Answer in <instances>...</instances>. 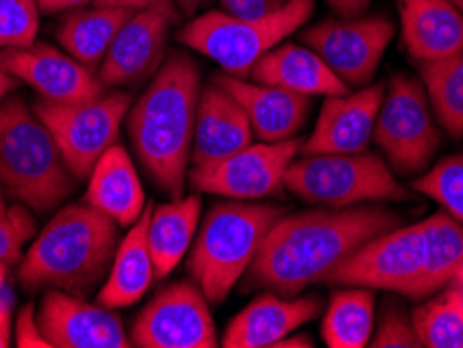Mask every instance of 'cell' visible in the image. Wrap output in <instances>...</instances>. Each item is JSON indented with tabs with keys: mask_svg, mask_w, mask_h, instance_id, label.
Listing matches in <instances>:
<instances>
[{
	"mask_svg": "<svg viewBox=\"0 0 463 348\" xmlns=\"http://www.w3.org/2000/svg\"><path fill=\"white\" fill-rule=\"evenodd\" d=\"M316 0H288L271 15L247 19L226 11H211L180 27L178 40L188 49L222 65L223 73L247 78L265 52L282 44L309 22Z\"/></svg>",
	"mask_w": 463,
	"mask_h": 348,
	"instance_id": "obj_6",
	"label": "cell"
},
{
	"mask_svg": "<svg viewBox=\"0 0 463 348\" xmlns=\"http://www.w3.org/2000/svg\"><path fill=\"white\" fill-rule=\"evenodd\" d=\"M180 22L175 6L134 11L109 46L99 78L107 88L138 86L153 78L165 61L169 27Z\"/></svg>",
	"mask_w": 463,
	"mask_h": 348,
	"instance_id": "obj_14",
	"label": "cell"
},
{
	"mask_svg": "<svg viewBox=\"0 0 463 348\" xmlns=\"http://www.w3.org/2000/svg\"><path fill=\"white\" fill-rule=\"evenodd\" d=\"M38 3L43 13H65L88 6L92 0H38Z\"/></svg>",
	"mask_w": 463,
	"mask_h": 348,
	"instance_id": "obj_40",
	"label": "cell"
},
{
	"mask_svg": "<svg viewBox=\"0 0 463 348\" xmlns=\"http://www.w3.org/2000/svg\"><path fill=\"white\" fill-rule=\"evenodd\" d=\"M38 324L51 348H128L124 322L105 305L86 303L71 292L46 288Z\"/></svg>",
	"mask_w": 463,
	"mask_h": 348,
	"instance_id": "obj_15",
	"label": "cell"
},
{
	"mask_svg": "<svg viewBox=\"0 0 463 348\" xmlns=\"http://www.w3.org/2000/svg\"><path fill=\"white\" fill-rule=\"evenodd\" d=\"M0 65L51 102H84L109 90L90 67L44 42L0 51Z\"/></svg>",
	"mask_w": 463,
	"mask_h": 348,
	"instance_id": "obj_16",
	"label": "cell"
},
{
	"mask_svg": "<svg viewBox=\"0 0 463 348\" xmlns=\"http://www.w3.org/2000/svg\"><path fill=\"white\" fill-rule=\"evenodd\" d=\"M373 298L372 288L345 286L330 298L322 324V338L330 348H364L373 334Z\"/></svg>",
	"mask_w": 463,
	"mask_h": 348,
	"instance_id": "obj_28",
	"label": "cell"
},
{
	"mask_svg": "<svg viewBox=\"0 0 463 348\" xmlns=\"http://www.w3.org/2000/svg\"><path fill=\"white\" fill-rule=\"evenodd\" d=\"M33 231H36V221L30 215V209L17 204L6 211V215L0 217V261H19Z\"/></svg>",
	"mask_w": 463,
	"mask_h": 348,
	"instance_id": "obj_34",
	"label": "cell"
},
{
	"mask_svg": "<svg viewBox=\"0 0 463 348\" xmlns=\"http://www.w3.org/2000/svg\"><path fill=\"white\" fill-rule=\"evenodd\" d=\"M40 13L38 0H0V51L36 42Z\"/></svg>",
	"mask_w": 463,
	"mask_h": 348,
	"instance_id": "obj_32",
	"label": "cell"
},
{
	"mask_svg": "<svg viewBox=\"0 0 463 348\" xmlns=\"http://www.w3.org/2000/svg\"><path fill=\"white\" fill-rule=\"evenodd\" d=\"M172 3L178 6V11L186 13V15H190V13H194L196 9H199L201 5H205L207 0H172Z\"/></svg>",
	"mask_w": 463,
	"mask_h": 348,
	"instance_id": "obj_43",
	"label": "cell"
},
{
	"mask_svg": "<svg viewBox=\"0 0 463 348\" xmlns=\"http://www.w3.org/2000/svg\"><path fill=\"white\" fill-rule=\"evenodd\" d=\"M301 146L303 142L295 138L250 145L222 161L193 167L188 183L196 194H217L232 201L276 196L284 190L286 169L297 159Z\"/></svg>",
	"mask_w": 463,
	"mask_h": 348,
	"instance_id": "obj_10",
	"label": "cell"
},
{
	"mask_svg": "<svg viewBox=\"0 0 463 348\" xmlns=\"http://www.w3.org/2000/svg\"><path fill=\"white\" fill-rule=\"evenodd\" d=\"M129 107L132 97L128 92L111 90L84 102L40 99L33 111L51 129L73 177L88 180L97 161L118 142Z\"/></svg>",
	"mask_w": 463,
	"mask_h": 348,
	"instance_id": "obj_8",
	"label": "cell"
},
{
	"mask_svg": "<svg viewBox=\"0 0 463 348\" xmlns=\"http://www.w3.org/2000/svg\"><path fill=\"white\" fill-rule=\"evenodd\" d=\"M372 348H424L411 315L394 300H388L370 344Z\"/></svg>",
	"mask_w": 463,
	"mask_h": 348,
	"instance_id": "obj_33",
	"label": "cell"
},
{
	"mask_svg": "<svg viewBox=\"0 0 463 348\" xmlns=\"http://www.w3.org/2000/svg\"><path fill=\"white\" fill-rule=\"evenodd\" d=\"M288 0H220L222 9L236 17L257 19L278 13Z\"/></svg>",
	"mask_w": 463,
	"mask_h": 348,
	"instance_id": "obj_36",
	"label": "cell"
},
{
	"mask_svg": "<svg viewBox=\"0 0 463 348\" xmlns=\"http://www.w3.org/2000/svg\"><path fill=\"white\" fill-rule=\"evenodd\" d=\"M97 6H111V9H128V11H142L151 6H175L172 0H92ZM178 9V6H175Z\"/></svg>",
	"mask_w": 463,
	"mask_h": 348,
	"instance_id": "obj_38",
	"label": "cell"
},
{
	"mask_svg": "<svg viewBox=\"0 0 463 348\" xmlns=\"http://www.w3.org/2000/svg\"><path fill=\"white\" fill-rule=\"evenodd\" d=\"M284 188L305 202L326 207L411 199L386 163L373 153L305 155L286 169Z\"/></svg>",
	"mask_w": 463,
	"mask_h": 348,
	"instance_id": "obj_7",
	"label": "cell"
},
{
	"mask_svg": "<svg viewBox=\"0 0 463 348\" xmlns=\"http://www.w3.org/2000/svg\"><path fill=\"white\" fill-rule=\"evenodd\" d=\"M384 84L367 86L355 94L328 97L319 113L316 129L303 142V155H353L364 153L373 136V126L383 107Z\"/></svg>",
	"mask_w": 463,
	"mask_h": 348,
	"instance_id": "obj_17",
	"label": "cell"
},
{
	"mask_svg": "<svg viewBox=\"0 0 463 348\" xmlns=\"http://www.w3.org/2000/svg\"><path fill=\"white\" fill-rule=\"evenodd\" d=\"M401 225V217L380 204H353L282 215L265 236L244 276V290L297 296L324 284L361 244Z\"/></svg>",
	"mask_w": 463,
	"mask_h": 348,
	"instance_id": "obj_1",
	"label": "cell"
},
{
	"mask_svg": "<svg viewBox=\"0 0 463 348\" xmlns=\"http://www.w3.org/2000/svg\"><path fill=\"white\" fill-rule=\"evenodd\" d=\"M415 193L430 196L449 215L463 223V155L442 159L430 172L411 182Z\"/></svg>",
	"mask_w": 463,
	"mask_h": 348,
	"instance_id": "obj_31",
	"label": "cell"
},
{
	"mask_svg": "<svg viewBox=\"0 0 463 348\" xmlns=\"http://www.w3.org/2000/svg\"><path fill=\"white\" fill-rule=\"evenodd\" d=\"M249 78L259 84L278 86L305 97H340L349 86L307 46L278 44L257 61Z\"/></svg>",
	"mask_w": 463,
	"mask_h": 348,
	"instance_id": "obj_23",
	"label": "cell"
},
{
	"mask_svg": "<svg viewBox=\"0 0 463 348\" xmlns=\"http://www.w3.org/2000/svg\"><path fill=\"white\" fill-rule=\"evenodd\" d=\"M13 343L19 348H51L38 324V313L32 305H25L13 327Z\"/></svg>",
	"mask_w": 463,
	"mask_h": 348,
	"instance_id": "obj_35",
	"label": "cell"
},
{
	"mask_svg": "<svg viewBox=\"0 0 463 348\" xmlns=\"http://www.w3.org/2000/svg\"><path fill=\"white\" fill-rule=\"evenodd\" d=\"M17 84H19V80L13 78V75L5 70L3 65H0V102L6 99V94H9L11 90H15Z\"/></svg>",
	"mask_w": 463,
	"mask_h": 348,
	"instance_id": "obj_41",
	"label": "cell"
},
{
	"mask_svg": "<svg viewBox=\"0 0 463 348\" xmlns=\"http://www.w3.org/2000/svg\"><path fill=\"white\" fill-rule=\"evenodd\" d=\"M451 286H455V288H458V292H459L461 298H463V265H461V268H459L458 274H455V277H453Z\"/></svg>",
	"mask_w": 463,
	"mask_h": 348,
	"instance_id": "obj_44",
	"label": "cell"
},
{
	"mask_svg": "<svg viewBox=\"0 0 463 348\" xmlns=\"http://www.w3.org/2000/svg\"><path fill=\"white\" fill-rule=\"evenodd\" d=\"M424 265L421 223L399 225L351 252L324 284L361 286L407 296Z\"/></svg>",
	"mask_w": 463,
	"mask_h": 348,
	"instance_id": "obj_11",
	"label": "cell"
},
{
	"mask_svg": "<svg viewBox=\"0 0 463 348\" xmlns=\"http://www.w3.org/2000/svg\"><path fill=\"white\" fill-rule=\"evenodd\" d=\"M201 217V196L190 194L172 199L153 209L148 221V249H151L155 276L163 279L178 268L193 247Z\"/></svg>",
	"mask_w": 463,
	"mask_h": 348,
	"instance_id": "obj_26",
	"label": "cell"
},
{
	"mask_svg": "<svg viewBox=\"0 0 463 348\" xmlns=\"http://www.w3.org/2000/svg\"><path fill=\"white\" fill-rule=\"evenodd\" d=\"M415 332L426 348H463V298L455 286L437 296L426 298V303L411 313Z\"/></svg>",
	"mask_w": 463,
	"mask_h": 348,
	"instance_id": "obj_30",
	"label": "cell"
},
{
	"mask_svg": "<svg viewBox=\"0 0 463 348\" xmlns=\"http://www.w3.org/2000/svg\"><path fill=\"white\" fill-rule=\"evenodd\" d=\"M201 92L199 65L188 54L172 52L126 115L136 159L172 199H180L188 180Z\"/></svg>",
	"mask_w": 463,
	"mask_h": 348,
	"instance_id": "obj_2",
	"label": "cell"
},
{
	"mask_svg": "<svg viewBox=\"0 0 463 348\" xmlns=\"http://www.w3.org/2000/svg\"><path fill=\"white\" fill-rule=\"evenodd\" d=\"M282 215V207L253 201L220 202L209 211L190 249L188 271L211 305L223 303L247 276L265 236Z\"/></svg>",
	"mask_w": 463,
	"mask_h": 348,
	"instance_id": "obj_5",
	"label": "cell"
},
{
	"mask_svg": "<svg viewBox=\"0 0 463 348\" xmlns=\"http://www.w3.org/2000/svg\"><path fill=\"white\" fill-rule=\"evenodd\" d=\"M421 84L439 121L455 138L463 136V52L420 63Z\"/></svg>",
	"mask_w": 463,
	"mask_h": 348,
	"instance_id": "obj_29",
	"label": "cell"
},
{
	"mask_svg": "<svg viewBox=\"0 0 463 348\" xmlns=\"http://www.w3.org/2000/svg\"><path fill=\"white\" fill-rule=\"evenodd\" d=\"M132 13L97 5L90 9L81 6L76 11H67L57 27V40L65 52L94 71L103 63L109 46Z\"/></svg>",
	"mask_w": 463,
	"mask_h": 348,
	"instance_id": "obj_27",
	"label": "cell"
},
{
	"mask_svg": "<svg viewBox=\"0 0 463 348\" xmlns=\"http://www.w3.org/2000/svg\"><path fill=\"white\" fill-rule=\"evenodd\" d=\"M0 182L19 204L36 213L61 207L76 190L51 129L24 99L0 102Z\"/></svg>",
	"mask_w": 463,
	"mask_h": 348,
	"instance_id": "obj_4",
	"label": "cell"
},
{
	"mask_svg": "<svg viewBox=\"0 0 463 348\" xmlns=\"http://www.w3.org/2000/svg\"><path fill=\"white\" fill-rule=\"evenodd\" d=\"M451 3H455L459 6V9H463V0H451Z\"/></svg>",
	"mask_w": 463,
	"mask_h": 348,
	"instance_id": "obj_47",
	"label": "cell"
},
{
	"mask_svg": "<svg viewBox=\"0 0 463 348\" xmlns=\"http://www.w3.org/2000/svg\"><path fill=\"white\" fill-rule=\"evenodd\" d=\"M153 204L119 240L113 263L109 268L103 286L99 290V303L109 309H126L138 303L151 288L155 276V263L148 249V221H151Z\"/></svg>",
	"mask_w": 463,
	"mask_h": 348,
	"instance_id": "obj_24",
	"label": "cell"
},
{
	"mask_svg": "<svg viewBox=\"0 0 463 348\" xmlns=\"http://www.w3.org/2000/svg\"><path fill=\"white\" fill-rule=\"evenodd\" d=\"M6 202H5V186H3V182H0V217H5L6 215Z\"/></svg>",
	"mask_w": 463,
	"mask_h": 348,
	"instance_id": "obj_46",
	"label": "cell"
},
{
	"mask_svg": "<svg viewBox=\"0 0 463 348\" xmlns=\"http://www.w3.org/2000/svg\"><path fill=\"white\" fill-rule=\"evenodd\" d=\"M424 265L405 298L426 300L447 288L463 265V223L449 213H437L421 221Z\"/></svg>",
	"mask_w": 463,
	"mask_h": 348,
	"instance_id": "obj_25",
	"label": "cell"
},
{
	"mask_svg": "<svg viewBox=\"0 0 463 348\" xmlns=\"http://www.w3.org/2000/svg\"><path fill=\"white\" fill-rule=\"evenodd\" d=\"M276 348H311L313 346V343H311V338H307V336H292L290 338V334L286 338H282V340H278V343L274 344Z\"/></svg>",
	"mask_w": 463,
	"mask_h": 348,
	"instance_id": "obj_42",
	"label": "cell"
},
{
	"mask_svg": "<svg viewBox=\"0 0 463 348\" xmlns=\"http://www.w3.org/2000/svg\"><path fill=\"white\" fill-rule=\"evenodd\" d=\"M213 81L241 102L253 126V134L261 142L290 140L309 118L311 97L305 94L259 84L230 73H217Z\"/></svg>",
	"mask_w": 463,
	"mask_h": 348,
	"instance_id": "obj_18",
	"label": "cell"
},
{
	"mask_svg": "<svg viewBox=\"0 0 463 348\" xmlns=\"http://www.w3.org/2000/svg\"><path fill=\"white\" fill-rule=\"evenodd\" d=\"M340 19H355L367 11L372 0H326Z\"/></svg>",
	"mask_w": 463,
	"mask_h": 348,
	"instance_id": "obj_39",
	"label": "cell"
},
{
	"mask_svg": "<svg viewBox=\"0 0 463 348\" xmlns=\"http://www.w3.org/2000/svg\"><path fill=\"white\" fill-rule=\"evenodd\" d=\"M129 340L138 348H215L207 296L190 282L167 286L136 317Z\"/></svg>",
	"mask_w": 463,
	"mask_h": 348,
	"instance_id": "obj_12",
	"label": "cell"
},
{
	"mask_svg": "<svg viewBox=\"0 0 463 348\" xmlns=\"http://www.w3.org/2000/svg\"><path fill=\"white\" fill-rule=\"evenodd\" d=\"M119 225L92 204L59 209L22 257L17 277L25 288H57L84 296L105 282Z\"/></svg>",
	"mask_w": 463,
	"mask_h": 348,
	"instance_id": "obj_3",
	"label": "cell"
},
{
	"mask_svg": "<svg viewBox=\"0 0 463 348\" xmlns=\"http://www.w3.org/2000/svg\"><path fill=\"white\" fill-rule=\"evenodd\" d=\"M428 102L424 84L410 75H394L384 94L373 140L401 174H420L439 148L440 136Z\"/></svg>",
	"mask_w": 463,
	"mask_h": 348,
	"instance_id": "obj_9",
	"label": "cell"
},
{
	"mask_svg": "<svg viewBox=\"0 0 463 348\" xmlns=\"http://www.w3.org/2000/svg\"><path fill=\"white\" fill-rule=\"evenodd\" d=\"M322 311L317 296H278L265 292L232 319L222 344L226 348H265L274 346L301 327L316 319Z\"/></svg>",
	"mask_w": 463,
	"mask_h": 348,
	"instance_id": "obj_19",
	"label": "cell"
},
{
	"mask_svg": "<svg viewBox=\"0 0 463 348\" xmlns=\"http://www.w3.org/2000/svg\"><path fill=\"white\" fill-rule=\"evenodd\" d=\"M13 343V300L9 295L0 292V348Z\"/></svg>",
	"mask_w": 463,
	"mask_h": 348,
	"instance_id": "obj_37",
	"label": "cell"
},
{
	"mask_svg": "<svg viewBox=\"0 0 463 348\" xmlns=\"http://www.w3.org/2000/svg\"><path fill=\"white\" fill-rule=\"evenodd\" d=\"M250 145H253V126L249 115L230 92L211 81L201 92L190 167L222 161Z\"/></svg>",
	"mask_w": 463,
	"mask_h": 348,
	"instance_id": "obj_20",
	"label": "cell"
},
{
	"mask_svg": "<svg viewBox=\"0 0 463 348\" xmlns=\"http://www.w3.org/2000/svg\"><path fill=\"white\" fill-rule=\"evenodd\" d=\"M6 265H9V263L0 261V292H3V290H5L6 277H9V269H6Z\"/></svg>",
	"mask_w": 463,
	"mask_h": 348,
	"instance_id": "obj_45",
	"label": "cell"
},
{
	"mask_svg": "<svg viewBox=\"0 0 463 348\" xmlns=\"http://www.w3.org/2000/svg\"><path fill=\"white\" fill-rule=\"evenodd\" d=\"M86 202L119 225L129 228L146 209V196L140 175L128 150L115 145L97 161L88 175Z\"/></svg>",
	"mask_w": 463,
	"mask_h": 348,
	"instance_id": "obj_22",
	"label": "cell"
},
{
	"mask_svg": "<svg viewBox=\"0 0 463 348\" xmlns=\"http://www.w3.org/2000/svg\"><path fill=\"white\" fill-rule=\"evenodd\" d=\"M401 36L418 63L463 52V9L451 0H397Z\"/></svg>",
	"mask_w": 463,
	"mask_h": 348,
	"instance_id": "obj_21",
	"label": "cell"
},
{
	"mask_svg": "<svg viewBox=\"0 0 463 348\" xmlns=\"http://www.w3.org/2000/svg\"><path fill=\"white\" fill-rule=\"evenodd\" d=\"M392 36L394 25L386 17H338L307 27L301 42L351 88L365 86L376 75Z\"/></svg>",
	"mask_w": 463,
	"mask_h": 348,
	"instance_id": "obj_13",
	"label": "cell"
}]
</instances>
